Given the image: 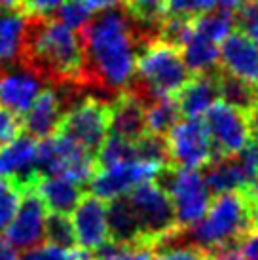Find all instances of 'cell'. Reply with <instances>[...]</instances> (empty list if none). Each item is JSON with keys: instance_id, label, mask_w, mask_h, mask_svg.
<instances>
[{"instance_id": "4dcf8cb0", "label": "cell", "mask_w": 258, "mask_h": 260, "mask_svg": "<svg viewBox=\"0 0 258 260\" xmlns=\"http://www.w3.org/2000/svg\"><path fill=\"white\" fill-rule=\"evenodd\" d=\"M152 254H154L152 247H125L107 241L105 245L93 253V260H150Z\"/></svg>"}, {"instance_id": "b9f144b4", "label": "cell", "mask_w": 258, "mask_h": 260, "mask_svg": "<svg viewBox=\"0 0 258 260\" xmlns=\"http://www.w3.org/2000/svg\"><path fill=\"white\" fill-rule=\"evenodd\" d=\"M0 260H21V254L6 238H0Z\"/></svg>"}, {"instance_id": "8992f818", "label": "cell", "mask_w": 258, "mask_h": 260, "mask_svg": "<svg viewBox=\"0 0 258 260\" xmlns=\"http://www.w3.org/2000/svg\"><path fill=\"white\" fill-rule=\"evenodd\" d=\"M156 182L169 196L180 230L192 228L205 217L211 194L200 171L164 167L156 177Z\"/></svg>"}, {"instance_id": "ee69618b", "label": "cell", "mask_w": 258, "mask_h": 260, "mask_svg": "<svg viewBox=\"0 0 258 260\" xmlns=\"http://www.w3.org/2000/svg\"><path fill=\"white\" fill-rule=\"evenodd\" d=\"M0 74H2V71H0Z\"/></svg>"}, {"instance_id": "7402d4cb", "label": "cell", "mask_w": 258, "mask_h": 260, "mask_svg": "<svg viewBox=\"0 0 258 260\" xmlns=\"http://www.w3.org/2000/svg\"><path fill=\"white\" fill-rule=\"evenodd\" d=\"M25 17L21 12L0 8V71L19 67Z\"/></svg>"}, {"instance_id": "f1b7e54d", "label": "cell", "mask_w": 258, "mask_h": 260, "mask_svg": "<svg viewBox=\"0 0 258 260\" xmlns=\"http://www.w3.org/2000/svg\"><path fill=\"white\" fill-rule=\"evenodd\" d=\"M135 154L137 159L143 161V164H150V166H156L159 169L171 167L167 139L162 137V135H154V133L146 131L135 143Z\"/></svg>"}, {"instance_id": "4fadbf2b", "label": "cell", "mask_w": 258, "mask_h": 260, "mask_svg": "<svg viewBox=\"0 0 258 260\" xmlns=\"http://www.w3.org/2000/svg\"><path fill=\"white\" fill-rule=\"evenodd\" d=\"M72 228L78 249L93 254L108 241L107 203L91 194H84L72 211Z\"/></svg>"}, {"instance_id": "7a4b0ae2", "label": "cell", "mask_w": 258, "mask_h": 260, "mask_svg": "<svg viewBox=\"0 0 258 260\" xmlns=\"http://www.w3.org/2000/svg\"><path fill=\"white\" fill-rule=\"evenodd\" d=\"M19 67L51 87L76 86L84 89L80 38L55 17H25Z\"/></svg>"}, {"instance_id": "d590c367", "label": "cell", "mask_w": 258, "mask_h": 260, "mask_svg": "<svg viewBox=\"0 0 258 260\" xmlns=\"http://www.w3.org/2000/svg\"><path fill=\"white\" fill-rule=\"evenodd\" d=\"M23 133V120L21 116L14 114L10 110L0 107V148L12 143Z\"/></svg>"}, {"instance_id": "f35d334b", "label": "cell", "mask_w": 258, "mask_h": 260, "mask_svg": "<svg viewBox=\"0 0 258 260\" xmlns=\"http://www.w3.org/2000/svg\"><path fill=\"white\" fill-rule=\"evenodd\" d=\"M207 260H245L239 249V241H228L222 245H216L205 251Z\"/></svg>"}, {"instance_id": "74e56055", "label": "cell", "mask_w": 258, "mask_h": 260, "mask_svg": "<svg viewBox=\"0 0 258 260\" xmlns=\"http://www.w3.org/2000/svg\"><path fill=\"white\" fill-rule=\"evenodd\" d=\"M150 260H207L205 253L192 245H177L169 249H156Z\"/></svg>"}, {"instance_id": "4316f807", "label": "cell", "mask_w": 258, "mask_h": 260, "mask_svg": "<svg viewBox=\"0 0 258 260\" xmlns=\"http://www.w3.org/2000/svg\"><path fill=\"white\" fill-rule=\"evenodd\" d=\"M44 243L57 247V249H64V251L78 249L71 218L59 213H48L46 222H44Z\"/></svg>"}, {"instance_id": "e575fe53", "label": "cell", "mask_w": 258, "mask_h": 260, "mask_svg": "<svg viewBox=\"0 0 258 260\" xmlns=\"http://www.w3.org/2000/svg\"><path fill=\"white\" fill-rule=\"evenodd\" d=\"M216 0H165V15L194 19L198 15L213 10Z\"/></svg>"}, {"instance_id": "5bb4252c", "label": "cell", "mask_w": 258, "mask_h": 260, "mask_svg": "<svg viewBox=\"0 0 258 260\" xmlns=\"http://www.w3.org/2000/svg\"><path fill=\"white\" fill-rule=\"evenodd\" d=\"M218 65L224 73L258 89V46L239 29H234L220 42Z\"/></svg>"}, {"instance_id": "8fae6325", "label": "cell", "mask_w": 258, "mask_h": 260, "mask_svg": "<svg viewBox=\"0 0 258 260\" xmlns=\"http://www.w3.org/2000/svg\"><path fill=\"white\" fill-rule=\"evenodd\" d=\"M46 217H48V209L40 200V196L35 190L23 194L17 213L6 228V239L15 249H23V251L44 245Z\"/></svg>"}, {"instance_id": "603a6c76", "label": "cell", "mask_w": 258, "mask_h": 260, "mask_svg": "<svg viewBox=\"0 0 258 260\" xmlns=\"http://www.w3.org/2000/svg\"><path fill=\"white\" fill-rule=\"evenodd\" d=\"M180 53L192 76L213 73L220 67L218 65V46L198 37L194 30H190L186 42L180 48Z\"/></svg>"}, {"instance_id": "277c9868", "label": "cell", "mask_w": 258, "mask_h": 260, "mask_svg": "<svg viewBox=\"0 0 258 260\" xmlns=\"http://www.w3.org/2000/svg\"><path fill=\"white\" fill-rule=\"evenodd\" d=\"M192 78L179 48L152 40L137 51L135 74L125 91L137 97L144 109L158 97H175Z\"/></svg>"}, {"instance_id": "484cf974", "label": "cell", "mask_w": 258, "mask_h": 260, "mask_svg": "<svg viewBox=\"0 0 258 260\" xmlns=\"http://www.w3.org/2000/svg\"><path fill=\"white\" fill-rule=\"evenodd\" d=\"M146 131L167 137V133L180 122L179 105L175 97H158L146 107Z\"/></svg>"}, {"instance_id": "d6a6232c", "label": "cell", "mask_w": 258, "mask_h": 260, "mask_svg": "<svg viewBox=\"0 0 258 260\" xmlns=\"http://www.w3.org/2000/svg\"><path fill=\"white\" fill-rule=\"evenodd\" d=\"M21 260H93V254L84 249H72L64 251L51 245H40L35 249H29L21 254Z\"/></svg>"}, {"instance_id": "7bdbcfd3", "label": "cell", "mask_w": 258, "mask_h": 260, "mask_svg": "<svg viewBox=\"0 0 258 260\" xmlns=\"http://www.w3.org/2000/svg\"><path fill=\"white\" fill-rule=\"evenodd\" d=\"M247 120H249V127H251V137H258V101L251 109V112L247 114Z\"/></svg>"}, {"instance_id": "83f0119b", "label": "cell", "mask_w": 258, "mask_h": 260, "mask_svg": "<svg viewBox=\"0 0 258 260\" xmlns=\"http://www.w3.org/2000/svg\"><path fill=\"white\" fill-rule=\"evenodd\" d=\"M95 159H97L99 169H108V167L120 166V164L135 161V145L120 137H114V135H107V139L103 141V145L95 154Z\"/></svg>"}, {"instance_id": "5b68a950", "label": "cell", "mask_w": 258, "mask_h": 260, "mask_svg": "<svg viewBox=\"0 0 258 260\" xmlns=\"http://www.w3.org/2000/svg\"><path fill=\"white\" fill-rule=\"evenodd\" d=\"M125 198L139 220L144 243L152 249L167 243L180 232L171 200L156 181L139 184Z\"/></svg>"}, {"instance_id": "52a82bcc", "label": "cell", "mask_w": 258, "mask_h": 260, "mask_svg": "<svg viewBox=\"0 0 258 260\" xmlns=\"http://www.w3.org/2000/svg\"><path fill=\"white\" fill-rule=\"evenodd\" d=\"M110 107L101 97H84L72 105L61 118L57 133L71 139L91 154H97L99 146L108 135Z\"/></svg>"}, {"instance_id": "3957f363", "label": "cell", "mask_w": 258, "mask_h": 260, "mask_svg": "<svg viewBox=\"0 0 258 260\" xmlns=\"http://www.w3.org/2000/svg\"><path fill=\"white\" fill-rule=\"evenodd\" d=\"M182 232L190 238L188 245L198 247L203 253L258 232V202L251 186L213 196L205 217Z\"/></svg>"}, {"instance_id": "9c48e42d", "label": "cell", "mask_w": 258, "mask_h": 260, "mask_svg": "<svg viewBox=\"0 0 258 260\" xmlns=\"http://www.w3.org/2000/svg\"><path fill=\"white\" fill-rule=\"evenodd\" d=\"M165 139L171 167L175 169L200 171L213 159V148L203 118L180 120Z\"/></svg>"}, {"instance_id": "8d00e7d4", "label": "cell", "mask_w": 258, "mask_h": 260, "mask_svg": "<svg viewBox=\"0 0 258 260\" xmlns=\"http://www.w3.org/2000/svg\"><path fill=\"white\" fill-rule=\"evenodd\" d=\"M64 0H21L23 17H53Z\"/></svg>"}, {"instance_id": "836d02e7", "label": "cell", "mask_w": 258, "mask_h": 260, "mask_svg": "<svg viewBox=\"0 0 258 260\" xmlns=\"http://www.w3.org/2000/svg\"><path fill=\"white\" fill-rule=\"evenodd\" d=\"M91 17H93V14L89 12V8L82 0H67L55 14V19L71 30H80Z\"/></svg>"}, {"instance_id": "cb8c5ba5", "label": "cell", "mask_w": 258, "mask_h": 260, "mask_svg": "<svg viewBox=\"0 0 258 260\" xmlns=\"http://www.w3.org/2000/svg\"><path fill=\"white\" fill-rule=\"evenodd\" d=\"M216 87H218V101L226 103L234 109L249 114L258 101V89L243 80L224 73L218 67L216 71Z\"/></svg>"}, {"instance_id": "6da1fadb", "label": "cell", "mask_w": 258, "mask_h": 260, "mask_svg": "<svg viewBox=\"0 0 258 260\" xmlns=\"http://www.w3.org/2000/svg\"><path fill=\"white\" fill-rule=\"evenodd\" d=\"M76 35L84 55V89L112 99L125 91L139 51L127 12L118 6L93 14Z\"/></svg>"}, {"instance_id": "2e32d148", "label": "cell", "mask_w": 258, "mask_h": 260, "mask_svg": "<svg viewBox=\"0 0 258 260\" xmlns=\"http://www.w3.org/2000/svg\"><path fill=\"white\" fill-rule=\"evenodd\" d=\"M64 114V107L53 87H46L36 97L25 114H23V133L36 141L53 137L59 129L61 118Z\"/></svg>"}, {"instance_id": "ac0fdd59", "label": "cell", "mask_w": 258, "mask_h": 260, "mask_svg": "<svg viewBox=\"0 0 258 260\" xmlns=\"http://www.w3.org/2000/svg\"><path fill=\"white\" fill-rule=\"evenodd\" d=\"M216 71L207 74H194L192 78L182 86L179 93L175 95V101L179 105L180 118H184V120L203 118V114L218 101Z\"/></svg>"}, {"instance_id": "9a60e30c", "label": "cell", "mask_w": 258, "mask_h": 260, "mask_svg": "<svg viewBox=\"0 0 258 260\" xmlns=\"http://www.w3.org/2000/svg\"><path fill=\"white\" fill-rule=\"evenodd\" d=\"M42 93V82L35 74L15 67L0 74V107L21 116L33 107L36 97Z\"/></svg>"}, {"instance_id": "44dd1931", "label": "cell", "mask_w": 258, "mask_h": 260, "mask_svg": "<svg viewBox=\"0 0 258 260\" xmlns=\"http://www.w3.org/2000/svg\"><path fill=\"white\" fill-rule=\"evenodd\" d=\"M35 192L40 196L46 209L59 215H69L74 211L84 196L82 186L63 177H42L36 182Z\"/></svg>"}, {"instance_id": "60d3db41", "label": "cell", "mask_w": 258, "mask_h": 260, "mask_svg": "<svg viewBox=\"0 0 258 260\" xmlns=\"http://www.w3.org/2000/svg\"><path fill=\"white\" fill-rule=\"evenodd\" d=\"M91 14H99V12H105V10H110V8H118L123 4V0H82Z\"/></svg>"}, {"instance_id": "ba28073f", "label": "cell", "mask_w": 258, "mask_h": 260, "mask_svg": "<svg viewBox=\"0 0 258 260\" xmlns=\"http://www.w3.org/2000/svg\"><path fill=\"white\" fill-rule=\"evenodd\" d=\"M203 123L209 133L213 158H236L251 141L247 114L222 101H216L203 114Z\"/></svg>"}, {"instance_id": "1f68e13d", "label": "cell", "mask_w": 258, "mask_h": 260, "mask_svg": "<svg viewBox=\"0 0 258 260\" xmlns=\"http://www.w3.org/2000/svg\"><path fill=\"white\" fill-rule=\"evenodd\" d=\"M21 190L10 179L0 177V234L6 230L21 203Z\"/></svg>"}, {"instance_id": "d6986e66", "label": "cell", "mask_w": 258, "mask_h": 260, "mask_svg": "<svg viewBox=\"0 0 258 260\" xmlns=\"http://www.w3.org/2000/svg\"><path fill=\"white\" fill-rule=\"evenodd\" d=\"M107 230L110 243L125 247H150L144 243L141 228H139V220H137L125 196L107 203Z\"/></svg>"}, {"instance_id": "d4e9b609", "label": "cell", "mask_w": 258, "mask_h": 260, "mask_svg": "<svg viewBox=\"0 0 258 260\" xmlns=\"http://www.w3.org/2000/svg\"><path fill=\"white\" fill-rule=\"evenodd\" d=\"M236 29V15L220 12V10H209L205 14L198 15L192 19V30L198 37L205 38L209 42L218 44Z\"/></svg>"}, {"instance_id": "ffe728a7", "label": "cell", "mask_w": 258, "mask_h": 260, "mask_svg": "<svg viewBox=\"0 0 258 260\" xmlns=\"http://www.w3.org/2000/svg\"><path fill=\"white\" fill-rule=\"evenodd\" d=\"M200 173L203 177V182H205L211 198L224 194V192L251 186V181L245 175L237 156L236 158H218V156H215Z\"/></svg>"}, {"instance_id": "7c38bea8", "label": "cell", "mask_w": 258, "mask_h": 260, "mask_svg": "<svg viewBox=\"0 0 258 260\" xmlns=\"http://www.w3.org/2000/svg\"><path fill=\"white\" fill-rule=\"evenodd\" d=\"M36 145V139L21 133L12 143L0 148V177L10 179L21 190V194L35 190L36 182L40 181L35 166Z\"/></svg>"}, {"instance_id": "e0dca14e", "label": "cell", "mask_w": 258, "mask_h": 260, "mask_svg": "<svg viewBox=\"0 0 258 260\" xmlns=\"http://www.w3.org/2000/svg\"><path fill=\"white\" fill-rule=\"evenodd\" d=\"M108 107H110L108 135H114V137H120L135 145L146 133L144 105L131 93L122 91L112 101H108Z\"/></svg>"}, {"instance_id": "30bf717a", "label": "cell", "mask_w": 258, "mask_h": 260, "mask_svg": "<svg viewBox=\"0 0 258 260\" xmlns=\"http://www.w3.org/2000/svg\"><path fill=\"white\" fill-rule=\"evenodd\" d=\"M159 171H162L159 167L143 164L139 159L108 167V169H99L93 179L87 182L89 194L108 203L112 200L127 196L133 188L143 184V182L156 181Z\"/></svg>"}, {"instance_id": "ab89813d", "label": "cell", "mask_w": 258, "mask_h": 260, "mask_svg": "<svg viewBox=\"0 0 258 260\" xmlns=\"http://www.w3.org/2000/svg\"><path fill=\"white\" fill-rule=\"evenodd\" d=\"M239 249L245 260H258V232H252L239 241Z\"/></svg>"}, {"instance_id": "f546056e", "label": "cell", "mask_w": 258, "mask_h": 260, "mask_svg": "<svg viewBox=\"0 0 258 260\" xmlns=\"http://www.w3.org/2000/svg\"><path fill=\"white\" fill-rule=\"evenodd\" d=\"M123 10L137 23L159 25L165 15V0H123Z\"/></svg>"}, {"instance_id": "f6af8a7d", "label": "cell", "mask_w": 258, "mask_h": 260, "mask_svg": "<svg viewBox=\"0 0 258 260\" xmlns=\"http://www.w3.org/2000/svg\"><path fill=\"white\" fill-rule=\"evenodd\" d=\"M256 2H258V0H256Z\"/></svg>"}]
</instances>
